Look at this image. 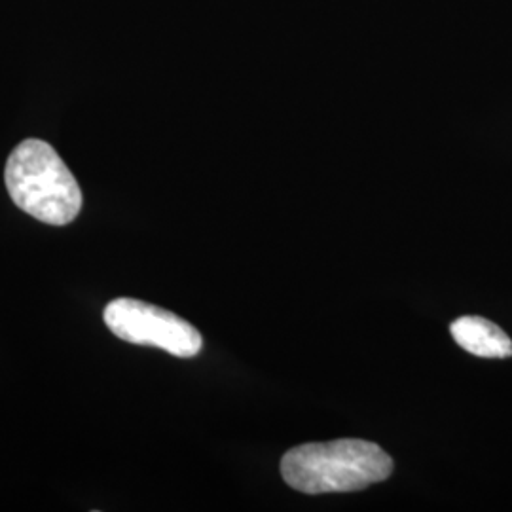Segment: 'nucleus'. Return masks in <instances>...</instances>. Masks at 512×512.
I'll return each mask as SVG.
<instances>
[{
  "instance_id": "nucleus-4",
  "label": "nucleus",
  "mask_w": 512,
  "mask_h": 512,
  "mask_svg": "<svg viewBox=\"0 0 512 512\" xmlns=\"http://www.w3.org/2000/svg\"><path fill=\"white\" fill-rule=\"evenodd\" d=\"M450 332L459 348L473 353L476 357H486V359L512 357V342L507 332L484 317H478V315L459 317L450 325Z\"/></svg>"
},
{
  "instance_id": "nucleus-2",
  "label": "nucleus",
  "mask_w": 512,
  "mask_h": 512,
  "mask_svg": "<svg viewBox=\"0 0 512 512\" xmlns=\"http://www.w3.org/2000/svg\"><path fill=\"white\" fill-rule=\"evenodd\" d=\"M4 183L12 202L40 222L65 226L82 209V190L52 145L25 139L12 150Z\"/></svg>"
},
{
  "instance_id": "nucleus-1",
  "label": "nucleus",
  "mask_w": 512,
  "mask_h": 512,
  "mask_svg": "<svg viewBox=\"0 0 512 512\" xmlns=\"http://www.w3.org/2000/svg\"><path fill=\"white\" fill-rule=\"evenodd\" d=\"M279 469L296 492L342 494L387 480L393 459L374 442L340 439L300 444L283 456Z\"/></svg>"
},
{
  "instance_id": "nucleus-3",
  "label": "nucleus",
  "mask_w": 512,
  "mask_h": 512,
  "mask_svg": "<svg viewBox=\"0 0 512 512\" xmlns=\"http://www.w3.org/2000/svg\"><path fill=\"white\" fill-rule=\"evenodd\" d=\"M110 332L120 340L164 349L175 357H196L203 348L202 334L171 311L135 298H116L103 311Z\"/></svg>"
}]
</instances>
